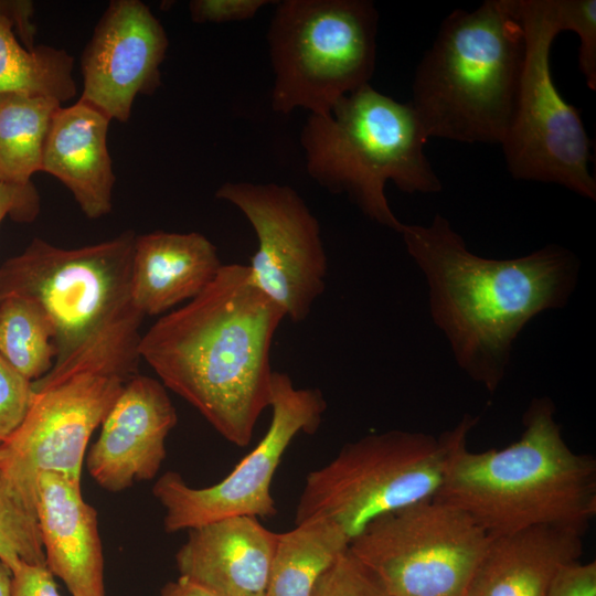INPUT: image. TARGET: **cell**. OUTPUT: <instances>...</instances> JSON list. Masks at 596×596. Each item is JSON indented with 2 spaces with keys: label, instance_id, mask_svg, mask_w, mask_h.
<instances>
[{
  "label": "cell",
  "instance_id": "6da1fadb",
  "mask_svg": "<svg viewBox=\"0 0 596 596\" xmlns=\"http://www.w3.org/2000/svg\"><path fill=\"white\" fill-rule=\"evenodd\" d=\"M285 317L248 265H222L196 297L141 336L140 359L223 438L244 447L269 407L270 350Z\"/></svg>",
  "mask_w": 596,
  "mask_h": 596
},
{
  "label": "cell",
  "instance_id": "7a4b0ae2",
  "mask_svg": "<svg viewBox=\"0 0 596 596\" xmlns=\"http://www.w3.org/2000/svg\"><path fill=\"white\" fill-rule=\"evenodd\" d=\"M400 234L457 365L489 392L503 381L524 327L565 307L577 284L579 262L557 244L517 258L481 257L440 214L427 225L404 224Z\"/></svg>",
  "mask_w": 596,
  "mask_h": 596
},
{
  "label": "cell",
  "instance_id": "3957f363",
  "mask_svg": "<svg viewBox=\"0 0 596 596\" xmlns=\"http://www.w3.org/2000/svg\"><path fill=\"white\" fill-rule=\"evenodd\" d=\"M554 414L549 397L532 400L520 438L481 453L467 448L477 418L465 415L441 435L446 464L435 498L462 510L490 536L536 526L584 535L596 514V461L571 449Z\"/></svg>",
  "mask_w": 596,
  "mask_h": 596
},
{
  "label": "cell",
  "instance_id": "277c9868",
  "mask_svg": "<svg viewBox=\"0 0 596 596\" xmlns=\"http://www.w3.org/2000/svg\"><path fill=\"white\" fill-rule=\"evenodd\" d=\"M136 234L74 249L35 237L0 266V300L19 295L36 301L54 328L55 359L34 385L81 373L135 376L143 316L131 298Z\"/></svg>",
  "mask_w": 596,
  "mask_h": 596
},
{
  "label": "cell",
  "instance_id": "5b68a950",
  "mask_svg": "<svg viewBox=\"0 0 596 596\" xmlns=\"http://www.w3.org/2000/svg\"><path fill=\"white\" fill-rule=\"evenodd\" d=\"M523 60L515 0L451 11L412 85L409 102L427 137L500 145L515 111Z\"/></svg>",
  "mask_w": 596,
  "mask_h": 596
},
{
  "label": "cell",
  "instance_id": "8992f818",
  "mask_svg": "<svg viewBox=\"0 0 596 596\" xmlns=\"http://www.w3.org/2000/svg\"><path fill=\"white\" fill-rule=\"evenodd\" d=\"M428 137L415 108L365 84L310 114L300 135L308 174L332 193H345L370 220L397 233L402 223L384 193L392 181L405 193L443 189L426 157Z\"/></svg>",
  "mask_w": 596,
  "mask_h": 596
},
{
  "label": "cell",
  "instance_id": "52a82bcc",
  "mask_svg": "<svg viewBox=\"0 0 596 596\" xmlns=\"http://www.w3.org/2000/svg\"><path fill=\"white\" fill-rule=\"evenodd\" d=\"M267 31L275 75L272 107L328 115L369 84L376 62L379 12L370 0H283Z\"/></svg>",
  "mask_w": 596,
  "mask_h": 596
},
{
  "label": "cell",
  "instance_id": "ba28073f",
  "mask_svg": "<svg viewBox=\"0 0 596 596\" xmlns=\"http://www.w3.org/2000/svg\"><path fill=\"white\" fill-rule=\"evenodd\" d=\"M445 464L441 436L401 429L366 435L307 475L295 524L328 520L351 541L375 519L435 498Z\"/></svg>",
  "mask_w": 596,
  "mask_h": 596
},
{
  "label": "cell",
  "instance_id": "9c48e42d",
  "mask_svg": "<svg viewBox=\"0 0 596 596\" xmlns=\"http://www.w3.org/2000/svg\"><path fill=\"white\" fill-rule=\"evenodd\" d=\"M524 60L515 111L500 146L514 179L554 183L596 200L592 141L578 109L552 78L551 46L562 32L554 0H515Z\"/></svg>",
  "mask_w": 596,
  "mask_h": 596
},
{
  "label": "cell",
  "instance_id": "30bf717a",
  "mask_svg": "<svg viewBox=\"0 0 596 596\" xmlns=\"http://www.w3.org/2000/svg\"><path fill=\"white\" fill-rule=\"evenodd\" d=\"M490 536L436 498L384 514L349 544L389 596H464Z\"/></svg>",
  "mask_w": 596,
  "mask_h": 596
},
{
  "label": "cell",
  "instance_id": "8fae6325",
  "mask_svg": "<svg viewBox=\"0 0 596 596\" xmlns=\"http://www.w3.org/2000/svg\"><path fill=\"white\" fill-rule=\"evenodd\" d=\"M272 418L263 438L221 481L193 488L174 471L163 473L152 488L166 510L163 528L174 533L232 517L276 514L272 482L281 458L300 433L317 432L327 403L318 389L296 387L291 377L274 371Z\"/></svg>",
  "mask_w": 596,
  "mask_h": 596
},
{
  "label": "cell",
  "instance_id": "7c38bea8",
  "mask_svg": "<svg viewBox=\"0 0 596 596\" xmlns=\"http://www.w3.org/2000/svg\"><path fill=\"white\" fill-rule=\"evenodd\" d=\"M215 195L240 209L256 233L258 248L248 265L253 283L292 322L304 321L328 273L317 217L288 185L225 182Z\"/></svg>",
  "mask_w": 596,
  "mask_h": 596
},
{
  "label": "cell",
  "instance_id": "4fadbf2b",
  "mask_svg": "<svg viewBox=\"0 0 596 596\" xmlns=\"http://www.w3.org/2000/svg\"><path fill=\"white\" fill-rule=\"evenodd\" d=\"M128 381L117 375L81 373L50 385H34L28 412L0 444V467L21 498L35 510L36 480L43 471L81 482L84 454Z\"/></svg>",
  "mask_w": 596,
  "mask_h": 596
},
{
  "label": "cell",
  "instance_id": "5bb4252c",
  "mask_svg": "<svg viewBox=\"0 0 596 596\" xmlns=\"http://www.w3.org/2000/svg\"><path fill=\"white\" fill-rule=\"evenodd\" d=\"M168 45L164 28L147 4L111 1L82 54L79 100L110 120L128 121L136 96L152 94L161 85Z\"/></svg>",
  "mask_w": 596,
  "mask_h": 596
},
{
  "label": "cell",
  "instance_id": "9a60e30c",
  "mask_svg": "<svg viewBox=\"0 0 596 596\" xmlns=\"http://www.w3.org/2000/svg\"><path fill=\"white\" fill-rule=\"evenodd\" d=\"M177 422L166 386L153 377L136 374L125 384L87 454L91 477L110 492L153 479L166 458V439Z\"/></svg>",
  "mask_w": 596,
  "mask_h": 596
},
{
  "label": "cell",
  "instance_id": "2e32d148",
  "mask_svg": "<svg viewBox=\"0 0 596 596\" xmlns=\"http://www.w3.org/2000/svg\"><path fill=\"white\" fill-rule=\"evenodd\" d=\"M35 512L45 565L72 596H105L104 555L97 512L81 482L55 471L39 475Z\"/></svg>",
  "mask_w": 596,
  "mask_h": 596
},
{
  "label": "cell",
  "instance_id": "e0dca14e",
  "mask_svg": "<svg viewBox=\"0 0 596 596\" xmlns=\"http://www.w3.org/2000/svg\"><path fill=\"white\" fill-rule=\"evenodd\" d=\"M188 531L175 554L180 576L221 596L265 595L278 533L246 515Z\"/></svg>",
  "mask_w": 596,
  "mask_h": 596
},
{
  "label": "cell",
  "instance_id": "ac0fdd59",
  "mask_svg": "<svg viewBox=\"0 0 596 596\" xmlns=\"http://www.w3.org/2000/svg\"><path fill=\"white\" fill-rule=\"evenodd\" d=\"M110 121L78 99L55 113L44 146L41 171L57 178L88 219L103 217L113 207L116 178L107 148Z\"/></svg>",
  "mask_w": 596,
  "mask_h": 596
},
{
  "label": "cell",
  "instance_id": "d6986e66",
  "mask_svg": "<svg viewBox=\"0 0 596 596\" xmlns=\"http://www.w3.org/2000/svg\"><path fill=\"white\" fill-rule=\"evenodd\" d=\"M223 264L203 234L156 231L136 235L131 298L143 316H158L196 297Z\"/></svg>",
  "mask_w": 596,
  "mask_h": 596
},
{
  "label": "cell",
  "instance_id": "ffe728a7",
  "mask_svg": "<svg viewBox=\"0 0 596 596\" xmlns=\"http://www.w3.org/2000/svg\"><path fill=\"white\" fill-rule=\"evenodd\" d=\"M582 538L553 526L490 536L464 596H546L560 570L579 561Z\"/></svg>",
  "mask_w": 596,
  "mask_h": 596
},
{
  "label": "cell",
  "instance_id": "44dd1931",
  "mask_svg": "<svg viewBox=\"0 0 596 596\" xmlns=\"http://www.w3.org/2000/svg\"><path fill=\"white\" fill-rule=\"evenodd\" d=\"M33 3L0 0V95L21 93L61 104L77 93L74 57L63 49L34 46Z\"/></svg>",
  "mask_w": 596,
  "mask_h": 596
},
{
  "label": "cell",
  "instance_id": "7402d4cb",
  "mask_svg": "<svg viewBox=\"0 0 596 596\" xmlns=\"http://www.w3.org/2000/svg\"><path fill=\"white\" fill-rule=\"evenodd\" d=\"M349 544L348 535L323 519L278 533L265 596H312L318 581Z\"/></svg>",
  "mask_w": 596,
  "mask_h": 596
},
{
  "label": "cell",
  "instance_id": "603a6c76",
  "mask_svg": "<svg viewBox=\"0 0 596 596\" xmlns=\"http://www.w3.org/2000/svg\"><path fill=\"white\" fill-rule=\"evenodd\" d=\"M61 106L41 95H0V181L32 183V175L42 169L47 134Z\"/></svg>",
  "mask_w": 596,
  "mask_h": 596
},
{
  "label": "cell",
  "instance_id": "cb8c5ba5",
  "mask_svg": "<svg viewBox=\"0 0 596 596\" xmlns=\"http://www.w3.org/2000/svg\"><path fill=\"white\" fill-rule=\"evenodd\" d=\"M0 355L31 382L53 368L54 328L33 299L9 295L0 300Z\"/></svg>",
  "mask_w": 596,
  "mask_h": 596
},
{
  "label": "cell",
  "instance_id": "d4e9b609",
  "mask_svg": "<svg viewBox=\"0 0 596 596\" xmlns=\"http://www.w3.org/2000/svg\"><path fill=\"white\" fill-rule=\"evenodd\" d=\"M0 558L14 571L21 562L45 565L36 512L0 469Z\"/></svg>",
  "mask_w": 596,
  "mask_h": 596
},
{
  "label": "cell",
  "instance_id": "484cf974",
  "mask_svg": "<svg viewBox=\"0 0 596 596\" xmlns=\"http://www.w3.org/2000/svg\"><path fill=\"white\" fill-rule=\"evenodd\" d=\"M562 32L579 39L578 66L589 89L596 91V1L554 0Z\"/></svg>",
  "mask_w": 596,
  "mask_h": 596
},
{
  "label": "cell",
  "instance_id": "4316f807",
  "mask_svg": "<svg viewBox=\"0 0 596 596\" xmlns=\"http://www.w3.org/2000/svg\"><path fill=\"white\" fill-rule=\"evenodd\" d=\"M312 596H389L380 579L348 549L318 581Z\"/></svg>",
  "mask_w": 596,
  "mask_h": 596
},
{
  "label": "cell",
  "instance_id": "83f0119b",
  "mask_svg": "<svg viewBox=\"0 0 596 596\" xmlns=\"http://www.w3.org/2000/svg\"><path fill=\"white\" fill-rule=\"evenodd\" d=\"M32 382L0 355V444L22 423L32 397Z\"/></svg>",
  "mask_w": 596,
  "mask_h": 596
},
{
  "label": "cell",
  "instance_id": "f1b7e54d",
  "mask_svg": "<svg viewBox=\"0 0 596 596\" xmlns=\"http://www.w3.org/2000/svg\"><path fill=\"white\" fill-rule=\"evenodd\" d=\"M269 0H193L191 19L196 23H224L253 18Z\"/></svg>",
  "mask_w": 596,
  "mask_h": 596
},
{
  "label": "cell",
  "instance_id": "f546056e",
  "mask_svg": "<svg viewBox=\"0 0 596 596\" xmlns=\"http://www.w3.org/2000/svg\"><path fill=\"white\" fill-rule=\"evenodd\" d=\"M546 596H596V563L576 561L565 565Z\"/></svg>",
  "mask_w": 596,
  "mask_h": 596
},
{
  "label": "cell",
  "instance_id": "4dcf8cb0",
  "mask_svg": "<svg viewBox=\"0 0 596 596\" xmlns=\"http://www.w3.org/2000/svg\"><path fill=\"white\" fill-rule=\"evenodd\" d=\"M39 211L40 198L33 183L15 185L0 181V223L7 215L18 222H31Z\"/></svg>",
  "mask_w": 596,
  "mask_h": 596
},
{
  "label": "cell",
  "instance_id": "1f68e13d",
  "mask_svg": "<svg viewBox=\"0 0 596 596\" xmlns=\"http://www.w3.org/2000/svg\"><path fill=\"white\" fill-rule=\"evenodd\" d=\"M11 573V596H61L46 565L21 562Z\"/></svg>",
  "mask_w": 596,
  "mask_h": 596
},
{
  "label": "cell",
  "instance_id": "d6a6232c",
  "mask_svg": "<svg viewBox=\"0 0 596 596\" xmlns=\"http://www.w3.org/2000/svg\"><path fill=\"white\" fill-rule=\"evenodd\" d=\"M160 596H221L207 587L188 578L179 576L175 581L167 583Z\"/></svg>",
  "mask_w": 596,
  "mask_h": 596
},
{
  "label": "cell",
  "instance_id": "836d02e7",
  "mask_svg": "<svg viewBox=\"0 0 596 596\" xmlns=\"http://www.w3.org/2000/svg\"><path fill=\"white\" fill-rule=\"evenodd\" d=\"M12 573L0 558V596H11Z\"/></svg>",
  "mask_w": 596,
  "mask_h": 596
},
{
  "label": "cell",
  "instance_id": "e575fe53",
  "mask_svg": "<svg viewBox=\"0 0 596 596\" xmlns=\"http://www.w3.org/2000/svg\"><path fill=\"white\" fill-rule=\"evenodd\" d=\"M3 459H4V454H3V450H2L1 447H0V467H1L2 464H3Z\"/></svg>",
  "mask_w": 596,
  "mask_h": 596
},
{
  "label": "cell",
  "instance_id": "d590c367",
  "mask_svg": "<svg viewBox=\"0 0 596 596\" xmlns=\"http://www.w3.org/2000/svg\"><path fill=\"white\" fill-rule=\"evenodd\" d=\"M260 596H265V595H260Z\"/></svg>",
  "mask_w": 596,
  "mask_h": 596
}]
</instances>
